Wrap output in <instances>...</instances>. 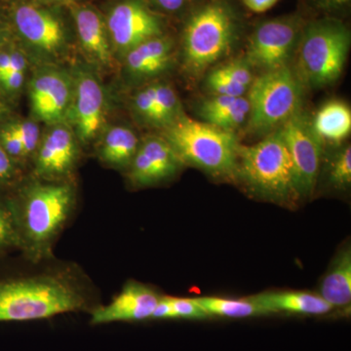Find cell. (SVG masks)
Masks as SVG:
<instances>
[{"mask_svg": "<svg viewBox=\"0 0 351 351\" xmlns=\"http://www.w3.org/2000/svg\"><path fill=\"white\" fill-rule=\"evenodd\" d=\"M89 304L86 283L73 267L0 280V322L46 319Z\"/></svg>", "mask_w": 351, "mask_h": 351, "instance_id": "obj_1", "label": "cell"}, {"mask_svg": "<svg viewBox=\"0 0 351 351\" xmlns=\"http://www.w3.org/2000/svg\"><path fill=\"white\" fill-rule=\"evenodd\" d=\"M75 202V189L68 182H38L25 189L19 204L11 206L20 249L32 263L53 257V246L71 218Z\"/></svg>", "mask_w": 351, "mask_h": 351, "instance_id": "obj_2", "label": "cell"}, {"mask_svg": "<svg viewBox=\"0 0 351 351\" xmlns=\"http://www.w3.org/2000/svg\"><path fill=\"white\" fill-rule=\"evenodd\" d=\"M235 176L254 195L289 204L300 198L292 159L280 131L252 145H239Z\"/></svg>", "mask_w": 351, "mask_h": 351, "instance_id": "obj_3", "label": "cell"}, {"mask_svg": "<svg viewBox=\"0 0 351 351\" xmlns=\"http://www.w3.org/2000/svg\"><path fill=\"white\" fill-rule=\"evenodd\" d=\"M165 140L182 163L214 177L234 176L239 145L232 132L180 115L168 126Z\"/></svg>", "mask_w": 351, "mask_h": 351, "instance_id": "obj_4", "label": "cell"}, {"mask_svg": "<svg viewBox=\"0 0 351 351\" xmlns=\"http://www.w3.org/2000/svg\"><path fill=\"white\" fill-rule=\"evenodd\" d=\"M350 47V32L335 20H322L309 25L302 36L298 55L300 80L313 88L339 80Z\"/></svg>", "mask_w": 351, "mask_h": 351, "instance_id": "obj_5", "label": "cell"}, {"mask_svg": "<svg viewBox=\"0 0 351 351\" xmlns=\"http://www.w3.org/2000/svg\"><path fill=\"white\" fill-rule=\"evenodd\" d=\"M237 20L223 2L213 1L196 11L184 34V63L200 75L225 56L237 38Z\"/></svg>", "mask_w": 351, "mask_h": 351, "instance_id": "obj_6", "label": "cell"}, {"mask_svg": "<svg viewBox=\"0 0 351 351\" xmlns=\"http://www.w3.org/2000/svg\"><path fill=\"white\" fill-rule=\"evenodd\" d=\"M302 94L301 80L289 66L263 73L249 88L251 130H278L301 110Z\"/></svg>", "mask_w": 351, "mask_h": 351, "instance_id": "obj_7", "label": "cell"}, {"mask_svg": "<svg viewBox=\"0 0 351 351\" xmlns=\"http://www.w3.org/2000/svg\"><path fill=\"white\" fill-rule=\"evenodd\" d=\"M292 159L300 197L313 193L319 173L322 141L316 135L313 121L300 110L279 128Z\"/></svg>", "mask_w": 351, "mask_h": 351, "instance_id": "obj_8", "label": "cell"}, {"mask_svg": "<svg viewBox=\"0 0 351 351\" xmlns=\"http://www.w3.org/2000/svg\"><path fill=\"white\" fill-rule=\"evenodd\" d=\"M300 36L299 21L279 18L258 25L249 39L247 62L263 73L288 66Z\"/></svg>", "mask_w": 351, "mask_h": 351, "instance_id": "obj_9", "label": "cell"}, {"mask_svg": "<svg viewBox=\"0 0 351 351\" xmlns=\"http://www.w3.org/2000/svg\"><path fill=\"white\" fill-rule=\"evenodd\" d=\"M108 29L115 46L126 52L162 34L160 20L138 0L117 4L108 15Z\"/></svg>", "mask_w": 351, "mask_h": 351, "instance_id": "obj_10", "label": "cell"}, {"mask_svg": "<svg viewBox=\"0 0 351 351\" xmlns=\"http://www.w3.org/2000/svg\"><path fill=\"white\" fill-rule=\"evenodd\" d=\"M161 297L162 295L156 290L145 284L128 281L110 304L96 307L92 311L91 324L152 319Z\"/></svg>", "mask_w": 351, "mask_h": 351, "instance_id": "obj_11", "label": "cell"}, {"mask_svg": "<svg viewBox=\"0 0 351 351\" xmlns=\"http://www.w3.org/2000/svg\"><path fill=\"white\" fill-rule=\"evenodd\" d=\"M182 161L165 138L151 137L138 145L129 167V180L136 186H149L170 179Z\"/></svg>", "mask_w": 351, "mask_h": 351, "instance_id": "obj_12", "label": "cell"}, {"mask_svg": "<svg viewBox=\"0 0 351 351\" xmlns=\"http://www.w3.org/2000/svg\"><path fill=\"white\" fill-rule=\"evenodd\" d=\"M71 82L64 73L43 71L32 80L29 89L32 112L43 121H60L71 107Z\"/></svg>", "mask_w": 351, "mask_h": 351, "instance_id": "obj_13", "label": "cell"}, {"mask_svg": "<svg viewBox=\"0 0 351 351\" xmlns=\"http://www.w3.org/2000/svg\"><path fill=\"white\" fill-rule=\"evenodd\" d=\"M73 106V125L83 143L92 140L99 131L104 117V92L93 75L84 73L78 78Z\"/></svg>", "mask_w": 351, "mask_h": 351, "instance_id": "obj_14", "label": "cell"}, {"mask_svg": "<svg viewBox=\"0 0 351 351\" xmlns=\"http://www.w3.org/2000/svg\"><path fill=\"white\" fill-rule=\"evenodd\" d=\"M76 160V144L66 127L56 126L46 134L36 159V174L44 179H57L71 172Z\"/></svg>", "mask_w": 351, "mask_h": 351, "instance_id": "obj_15", "label": "cell"}, {"mask_svg": "<svg viewBox=\"0 0 351 351\" xmlns=\"http://www.w3.org/2000/svg\"><path fill=\"white\" fill-rule=\"evenodd\" d=\"M14 22L23 38L39 50L55 53L63 46L61 23L47 11L32 5H21L14 11Z\"/></svg>", "mask_w": 351, "mask_h": 351, "instance_id": "obj_16", "label": "cell"}, {"mask_svg": "<svg viewBox=\"0 0 351 351\" xmlns=\"http://www.w3.org/2000/svg\"><path fill=\"white\" fill-rule=\"evenodd\" d=\"M249 299L263 307L269 314L288 313L322 315L332 309V307L319 295L301 291L263 293L253 295Z\"/></svg>", "mask_w": 351, "mask_h": 351, "instance_id": "obj_17", "label": "cell"}, {"mask_svg": "<svg viewBox=\"0 0 351 351\" xmlns=\"http://www.w3.org/2000/svg\"><path fill=\"white\" fill-rule=\"evenodd\" d=\"M173 43L169 38L156 36L138 44L127 52L129 73L147 77L162 73L172 62Z\"/></svg>", "mask_w": 351, "mask_h": 351, "instance_id": "obj_18", "label": "cell"}, {"mask_svg": "<svg viewBox=\"0 0 351 351\" xmlns=\"http://www.w3.org/2000/svg\"><path fill=\"white\" fill-rule=\"evenodd\" d=\"M250 104L242 97L218 96L203 101L200 115L210 125L228 132L239 129L248 119Z\"/></svg>", "mask_w": 351, "mask_h": 351, "instance_id": "obj_19", "label": "cell"}, {"mask_svg": "<svg viewBox=\"0 0 351 351\" xmlns=\"http://www.w3.org/2000/svg\"><path fill=\"white\" fill-rule=\"evenodd\" d=\"M318 295L335 308L350 306L351 302V250L346 246L332 260L323 277Z\"/></svg>", "mask_w": 351, "mask_h": 351, "instance_id": "obj_20", "label": "cell"}, {"mask_svg": "<svg viewBox=\"0 0 351 351\" xmlns=\"http://www.w3.org/2000/svg\"><path fill=\"white\" fill-rule=\"evenodd\" d=\"M75 18L76 31L85 51L101 64L110 63V43L105 25L98 13L92 9L80 8Z\"/></svg>", "mask_w": 351, "mask_h": 351, "instance_id": "obj_21", "label": "cell"}, {"mask_svg": "<svg viewBox=\"0 0 351 351\" xmlns=\"http://www.w3.org/2000/svg\"><path fill=\"white\" fill-rule=\"evenodd\" d=\"M313 126L321 141L341 142L350 134V108L341 101H330L318 110Z\"/></svg>", "mask_w": 351, "mask_h": 351, "instance_id": "obj_22", "label": "cell"}, {"mask_svg": "<svg viewBox=\"0 0 351 351\" xmlns=\"http://www.w3.org/2000/svg\"><path fill=\"white\" fill-rule=\"evenodd\" d=\"M138 147V138L133 131L126 127H113L104 138L100 156L113 167H126L130 165Z\"/></svg>", "mask_w": 351, "mask_h": 351, "instance_id": "obj_23", "label": "cell"}, {"mask_svg": "<svg viewBox=\"0 0 351 351\" xmlns=\"http://www.w3.org/2000/svg\"><path fill=\"white\" fill-rule=\"evenodd\" d=\"M195 300L208 316L245 318L269 314L263 307L258 306L249 298L243 300H232L218 297H200Z\"/></svg>", "mask_w": 351, "mask_h": 351, "instance_id": "obj_24", "label": "cell"}, {"mask_svg": "<svg viewBox=\"0 0 351 351\" xmlns=\"http://www.w3.org/2000/svg\"><path fill=\"white\" fill-rule=\"evenodd\" d=\"M180 115V101L174 90L166 84H156L152 123L169 126Z\"/></svg>", "mask_w": 351, "mask_h": 351, "instance_id": "obj_25", "label": "cell"}, {"mask_svg": "<svg viewBox=\"0 0 351 351\" xmlns=\"http://www.w3.org/2000/svg\"><path fill=\"white\" fill-rule=\"evenodd\" d=\"M328 180L334 188L346 189L351 184L350 145L336 154L330 162Z\"/></svg>", "mask_w": 351, "mask_h": 351, "instance_id": "obj_26", "label": "cell"}, {"mask_svg": "<svg viewBox=\"0 0 351 351\" xmlns=\"http://www.w3.org/2000/svg\"><path fill=\"white\" fill-rule=\"evenodd\" d=\"M219 75L225 77L228 82L234 83L248 89L253 83L251 66L246 61L235 60L230 63L223 64L219 68L215 69Z\"/></svg>", "mask_w": 351, "mask_h": 351, "instance_id": "obj_27", "label": "cell"}, {"mask_svg": "<svg viewBox=\"0 0 351 351\" xmlns=\"http://www.w3.org/2000/svg\"><path fill=\"white\" fill-rule=\"evenodd\" d=\"M171 309V319H203L207 314L203 311L195 299L166 297Z\"/></svg>", "mask_w": 351, "mask_h": 351, "instance_id": "obj_28", "label": "cell"}, {"mask_svg": "<svg viewBox=\"0 0 351 351\" xmlns=\"http://www.w3.org/2000/svg\"><path fill=\"white\" fill-rule=\"evenodd\" d=\"M17 247L20 248L21 242L17 226L11 207L0 206V250Z\"/></svg>", "mask_w": 351, "mask_h": 351, "instance_id": "obj_29", "label": "cell"}, {"mask_svg": "<svg viewBox=\"0 0 351 351\" xmlns=\"http://www.w3.org/2000/svg\"><path fill=\"white\" fill-rule=\"evenodd\" d=\"M15 133L24 147L25 156H29L38 147L39 128L32 120L14 122L8 126Z\"/></svg>", "mask_w": 351, "mask_h": 351, "instance_id": "obj_30", "label": "cell"}, {"mask_svg": "<svg viewBox=\"0 0 351 351\" xmlns=\"http://www.w3.org/2000/svg\"><path fill=\"white\" fill-rule=\"evenodd\" d=\"M206 85L212 93L218 96L242 97L244 96L245 92L248 91L246 88L228 82L216 71H212L208 75Z\"/></svg>", "mask_w": 351, "mask_h": 351, "instance_id": "obj_31", "label": "cell"}, {"mask_svg": "<svg viewBox=\"0 0 351 351\" xmlns=\"http://www.w3.org/2000/svg\"><path fill=\"white\" fill-rule=\"evenodd\" d=\"M134 107L141 117L152 122L156 107V85L138 92L134 99Z\"/></svg>", "mask_w": 351, "mask_h": 351, "instance_id": "obj_32", "label": "cell"}, {"mask_svg": "<svg viewBox=\"0 0 351 351\" xmlns=\"http://www.w3.org/2000/svg\"><path fill=\"white\" fill-rule=\"evenodd\" d=\"M0 145L3 147L11 158H24L25 157L24 147L15 133L8 126L0 133Z\"/></svg>", "mask_w": 351, "mask_h": 351, "instance_id": "obj_33", "label": "cell"}, {"mask_svg": "<svg viewBox=\"0 0 351 351\" xmlns=\"http://www.w3.org/2000/svg\"><path fill=\"white\" fill-rule=\"evenodd\" d=\"M15 164L14 159L7 154L0 145V184L11 181L15 175Z\"/></svg>", "mask_w": 351, "mask_h": 351, "instance_id": "obj_34", "label": "cell"}, {"mask_svg": "<svg viewBox=\"0 0 351 351\" xmlns=\"http://www.w3.org/2000/svg\"><path fill=\"white\" fill-rule=\"evenodd\" d=\"M24 80L25 71H9L0 78V83L8 91L14 92L23 86Z\"/></svg>", "mask_w": 351, "mask_h": 351, "instance_id": "obj_35", "label": "cell"}, {"mask_svg": "<svg viewBox=\"0 0 351 351\" xmlns=\"http://www.w3.org/2000/svg\"><path fill=\"white\" fill-rule=\"evenodd\" d=\"M245 5L256 13H263L272 8L278 0H242Z\"/></svg>", "mask_w": 351, "mask_h": 351, "instance_id": "obj_36", "label": "cell"}, {"mask_svg": "<svg viewBox=\"0 0 351 351\" xmlns=\"http://www.w3.org/2000/svg\"><path fill=\"white\" fill-rule=\"evenodd\" d=\"M9 71H12V52L3 51L0 52V78Z\"/></svg>", "mask_w": 351, "mask_h": 351, "instance_id": "obj_37", "label": "cell"}, {"mask_svg": "<svg viewBox=\"0 0 351 351\" xmlns=\"http://www.w3.org/2000/svg\"><path fill=\"white\" fill-rule=\"evenodd\" d=\"M189 0H156L157 4L167 11H177L186 5Z\"/></svg>", "mask_w": 351, "mask_h": 351, "instance_id": "obj_38", "label": "cell"}, {"mask_svg": "<svg viewBox=\"0 0 351 351\" xmlns=\"http://www.w3.org/2000/svg\"><path fill=\"white\" fill-rule=\"evenodd\" d=\"M350 0H319L321 4L328 8H339V7L346 5Z\"/></svg>", "mask_w": 351, "mask_h": 351, "instance_id": "obj_39", "label": "cell"}, {"mask_svg": "<svg viewBox=\"0 0 351 351\" xmlns=\"http://www.w3.org/2000/svg\"><path fill=\"white\" fill-rule=\"evenodd\" d=\"M5 106H4L3 104L0 103V117H1V115L3 114L4 112H5Z\"/></svg>", "mask_w": 351, "mask_h": 351, "instance_id": "obj_40", "label": "cell"}, {"mask_svg": "<svg viewBox=\"0 0 351 351\" xmlns=\"http://www.w3.org/2000/svg\"><path fill=\"white\" fill-rule=\"evenodd\" d=\"M53 1H61V0H53Z\"/></svg>", "mask_w": 351, "mask_h": 351, "instance_id": "obj_41", "label": "cell"}]
</instances>
